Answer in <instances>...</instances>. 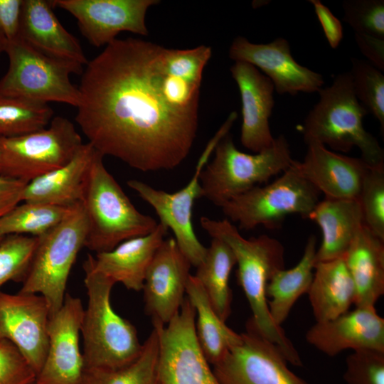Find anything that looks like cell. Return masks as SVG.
Returning a JSON list of instances; mask_svg holds the SVG:
<instances>
[{
  "label": "cell",
  "mask_w": 384,
  "mask_h": 384,
  "mask_svg": "<svg viewBox=\"0 0 384 384\" xmlns=\"http://www.w3.org/2000/svg\"><path fill=\"white\" fill-rule=\"evenodd\" d=\"M210 46L167 48L116 38L86 65L75 121L88 142L141 171L170 170L188 156L198 128Z\"/></svg>",
  "instance_id": "cell-1"
},
{
  "label": "cell",
  "mask_w": 384,
  "mask_h": 384,
  "mask_svg": "<svg viewBox=\"0 0 384 384\" xmlns=\"http://www.w3.org/2000/svg\"><path fill=\"white\" fill-rule=\"evenodd\" d=\"M201 227L212 238L225 242L233 250L238 264V279L252 316L250 321L266 339L274 343L287 361L302 366L301 358L281 326L273 321L268 307L266 288L272 275L284 268V248L267 235L243 238L228 219L217 220L202 216Z\"/></svg>",
  "instance_id": "cell-2"
},
{
  "label": "cell",
  "mask_w": 384,
  "mask_h": 384,
  "mask_svg": "<svg viewBox=\"0 0 384 384\" xmlns=\"http://www.w3.org/2000/svg\"><path fill=\"white\" fill-rule=\"evenodd\" d=\"M92 255L82 265L87 302L80 334L85 368L117 369L135 361L141 353L136 328L113 309L110 294L114 283L95 270Z\"/></svg>",
  "instance_id": "cell-3"
},
{
  "label": "cell",
  "mask_w": 384,
  "mask_h": 384,
  "mask_svg": "<svg viewBox=\"0 0 384 384\" xmlns=\"http://www.w3.org/2000/svg\"><path fill=\"white\" fill-rule=\"evenodd\" d=\"M318 92L319 100L301 127L305 143L327 144L342 152L356 146L368 166L384 164L383 149L363 127V119L369 112L355 95L350 73L337 75L330 86Z\"/></svg>",
  "instance_id": "cell-4"
},
{
  "label": "cell",
  "mask_w": 384,
  "mask_h": 384,
  "mask_svg": "<svg viewBox=\"0 0 384 384\" xmlns=\"http://www.w3.org/2000/svg\"><path fill=\"white\" fill-rule=\"evenodd\" d=\"M97 151L85 182L82 204L87 221L85 247L95 253L110 251L121 242L149 234L157 226L140 213L105 168Z\"/></svg>",
  "instance_id": "cell-5"
},
{
  "label": "cell",
  "mask_w": 384,
  "mask_h": 384,
  "mask_svg": "<svg viewBox=\"0 0 384 384\" xmlns=\"http://www.w3.org/2000/svg\"><path fill=\"white\" fill-rule=\"evenodd\" d=\"M215 156L200 174L201 197L220 207L224 203L283 173L293 164L289 144L281 134L255 154L237 149L230 134L216 145Z\"/></svg>",
  "instance_id": "cell-6"
},
{
  "label": "cell",
  "mask_w": 384,
  "mask_h": 384,
  "mask_svg": "<svg viewBox=\"0 0 384 384\" xmlns=\"http://www.w3.org/2000/svg\"><path fill=\"white\" fill-rule=\"evenodd\" d=\"M87 234L83 206H73L65 218L38 238L28 272L19 291L46 299L50 316L62 306L69 274Z\"/></svg>",
  "instance_id": "cell-7"
},
{
  "label": "cell",
  "mask_w": 384,
  "mask_h": 384,
  "mask_svg": "<svg viewBox=\"0 0 384 384\" xmlns=\"http://www.w3.org/2000/svg\"><path fill=\"white\" fill-rule=\"evenodd\" d=\"M9 68L0 80V95L47 103L57 102L78 107V87L70 74L82 75L83 68L60 61L33 49L19 38L6 41Z\"/></svg>",
  "instance_id": "cell-8"
},
{
  "label": "cell",
  "mask_w": 384,
  "mask_h": 384,
  "mask_svg": "<svg viewBox=\"0 0 384 384\" xmlns=\"http://www.w3.org/2000/svg\"><path fill=\"white\" fill-rule=\"evenodd\" d=\"M319 194L291 166L271 183L255 186L220 208L230 221L238 223L240 229L248 230L260 225L275 229L290 214L308 218L319 201Z\"/></svg>",
  "instance_id": "cell-9"
},
{
  "label": "cell",
  "mask_w": 384,
  "mask_h": 384,
  "mask_svg": "<svg viewBox=\"0 0 384 384\" xmlns=\"http://www.w3.org/2000/svg\"><path fill=\"white\" fill-rule=\"evenodd\" d=\"M82 144L74 124L57 116L48 128L0 138V175L28 183L67 164Z\"/></svg>",
  "instance_id": "cell-10"
},
{
  "label": "cell",
  "mask_w": 384,
  "mask_h": 384,
  "mask_svg": "<svg viewBox=\"0 0 384 384\" xmlns=\"http://www.w3.org/2000/svg\"><path fill=\"white\" fill-rule=\"evenodd\" d=\"M236 119L237 113L232 112L206 146L197 162L193 177L181 190L168 193L137 179L127 182L129 188L154 209L159 223L173 231L180 250L195 267L202 262L207 251V247L195 234L192 223L193 204L197 198H201L200 174L216 145L229 134Z\"/></svg>",
  "instance_id": "cell-11"
},
{
  "label": "cell",
  "mask_w": 384,
  "mask_h": 384,
  "mask_svg": "<svg viewBox=\"0 0 384 384\" xmlns=\"http://www.w3.org/2000/svg\"><path fill=\"white\" fill-rule=\"evenodd\" d=\"M195 321L196 309L185 298L167 324L152 322L159 336L160 384H220L200 347Z\"/></svg>",
  "instance_id": "cell-12"
},
{
  "label": "cell",
  "mask_w": 384,
  "mask_h": 384,
  "mask_svg": "<svg viewBox=\"0 0 384 384\" xmlns=\"http://www.w3.org/2000/svg\"><path fill=\"white\" fill-rule=\"evenodd\" d=\"M213 370L220 384H309L289 369L280 349L250 321L247 331Z\"/></svg>",
  "instance_id": "cell-13"
},
{
  "label": "cell",
  "mask_w": 384,
  "mask_h": 384,
  "mask_svg": "<svg viewBox=\"0 0 384 384\" xmlns=\"http://www.w3.org/2000/svg\"><path fill=\"white\" fill-rule=\"evenodd\" d=\"M77 20L80 33L95 47L107 46L121 32L148 35L145 18L157 0H53Z\"/></svg>",
  "instance_id": "cell-14"
},
{
  "label": "cell",
  "mask_w": 384,
  "mask_h": 384,
  "mask_svg": "<svg viewBox=\"0 0 384 384\" xmlns=\"http://www.w3.org/2000/svg\"><path fill=\"white\" fill-rule=\"evenodd\" d=\"M84 307L80 298L66 293L61 307L50 316L48 346L38 384H81L85 364L80 348Z\"/></svg>",
  "instance_id": "cell-15"
},
{
  "label": "cell",
  "mask_w": 384,
  "mask_h": 384,
  "mask_svg": "<svg viewBox=\"0 0 384 384\" xmlns=\"http://www.w3.org/2000/svg\"><path fill=\"white\" fill-rule=\"evenodd\" d=\"M48 305L37 294H9L0 291V340L10 341L38 373L48 346Z\"/></svg>",
  "instance_id": "cell-16"
},
{
  "label": "cell",
  "mask_w": 384,
  "mask_h": 384,
  "mask_svg": "<svg viewBox=\"0 0 384 384\" xmlns=\"http://www.w3.org/2000/svg\"><path fill=\"white\" fill-rule=\"evenodd\" d=\"M228 55L235 62H245L261 70L280 95L318 92L324 83L321 74L296 61L284 38L278 37L267 43H253L238 36L232 42Z\"/></svg>",
  "instance_id": "cell-17"
},
{
  "label": "cell",
  "mask_w": 384,
  "mask_h": 384,
  "mask_svg": "<svg viewBox=\"0 0 384 384\" xmlns=\"http://www.w3.org/2000/svg\"><path fill=\"white\" fill-rule=\"evenodd\" d=\"M191 266L174 238L163 241L147 269L142 289L145 311L152 322L166 325L178 313Z\"/></svg>",
  "instance_id": "cell-18"
},
{
  "label": "cell",
  "mask_w": 384,
  "mask_h": 384,
  "mask_svg": "<svg viewBox=\"0 0 384 384\" xmlns=\"http://www.w3.org/2000/svg\"><path fill=\"white\" fill-rule=\"evenodd\" d=\"M306 339L329 356L346 349L384 351V319L375 306H356L334 319L316 322L307 331Z\"/></svg>",
  "instance_id": "cell-19"
},
{
  "label": "cell",
  "mask_w": 384,
  "mask_h": 384,
  "mask_svg": "<svg viewBox=\"0 0 384 384\" xmlns=\"http://www.w3.org/2000/svg\"><path fill=\"white\" fill-rule=\"evenodd\" d=\"M306 145L304 160H294L292 166L325 198L358 199L370 166L361 158L331 151L319 143Z\"/></svg>",
  "instance_id": "cell-20"
},
{
  "label": "cell",
  "mask_w": 384,
  "mask_h": 384,
  "mask_svg": "<svg viewBox=\"0 0 384 384\" xmlns=\"http://www.w3.org/2000/svg\"><path fill=\"white\" fill-rule=\"evenodd\" d=\"M230 73L241 97L240 142L245 148L259 153L274 141L269 124L274 106V86L257 68L245 62L235 61Z\"/></svg>",
  "instance_id": "cell-21"
},
{
  "label": "cell",
  "mask_w": 384,
  "mask_h": 384,
  "mask_svg": "<svg viewBox=\"0 0 384 384\" xmlns=\"http://www.w3.org/2000/svg\"><path fill=\"white\" fill-rule=\"evenodd\" d=\"M53 1L23 0L18 38L51 58L84 68L88 63L79 41L56 17Z\"/></svg>",
  "instance_id": "cell-22"
},
{
  "label": "cell",
  "mask_w": 384,
  "mask_h": 384,
  "mask_svg": "<svg viewBox=\"0 0 384 384\" xmlns=\"http://www.w3.org/2000/svg\"><path fill=\"white\" fill-rule=\"evenodd\" d=\"M168 230L158 223L147 235L127 240L110 251L96 253L92 257L93 268L114 284L119 282L130 290H142L147 269Z\"/></svg>",
  "instance_id": "cell-23"
},
{
  "label": "cell",
  "mask_w": 384,
  "mask_h": 384,
  "mask_svg": "<svg viewBox=\"0 0 384 384\" xmlns=\"http://www.w3.org/2000/svg\"><path fill=\"white\" fill-rule=\"evenodd\" d=\"M97 151L82 144L65 165L28 182L22 201L70 207L81 202L85 182Z\"/></svg>",
  "instance_id": "cell-24"
},
{
  "label": "cell",
  "mask_w": 384,
  "mask_h": 384,
  "mask_svg": "<svg viewBox=\"0 0 384 384\" xmlns=\"http://www.w3.org/2000/svg\"><path fill=\"white\" fill-rule=\"evenodd\" d=\"M308 218L320 227L322 233L315 263L343 257L364 225L358 199L325 198L319 201Z\"/></svg>",
  "instance_id": "cell-25"
},
{
  "label": "cell",
  "mask_w": 384,
  "mask_h": 384,
  "mask_svg": "<svg viewBox=\"0 0 384 384\" xmlns=\"http://www.w3.org/2000/svg\"><path fill=\"white\" fill-rule=\"evenodd\" d=\"M343 257L356 289L355 306H375L384 294V242L363 225Z\"/></svg>",
  "instance_id": "cell-26"
},
{
  "label": "cell",
  "mask_w": 384,
  "mask_h": 384,
  "mask_svg": "<svg viewBox=\"0 0 384 384\" xmlns=\"http://www.w3.org/2000/svg\"><path fill=\"white\" fill-rule=\"evenodd\" d=\"M316 322L334 319L355 304L356 289L344 257L318 262L307 292Z\"/></svg>",
  "instance_id": "cell-27"
},
{
  "label": "cell",
  "mask_w": 384,
  "mask_h": 384,
  "mask_svg": "<svg viewBox=\"0 0 384 384\" xmlns=\"http://www.w3.org/2000/svg\"><path fill=\"white\" fill-rule=\"evenodd\" d=\"M316 245V236H309L299 262L289 270L276 271L267 283L266 296L270 299L268 307L278 326L286 320L297 299L309 291L314 277Z\"/></svg>",
  "instance_id": "cell-28"
},
{
  "label": "cell",
  "mask_w": 384,
  "mask_h": 384,
  "mask_svg": "<svg viewBox=\"0 0 384 384\" xmlns=\"http://www.w3.org/2000/svg\"><path fill=\"white\" fill-rule=\"evenodd\" d=\"M186 293L196 309V334L200 347L209 363L214 366L238 342L240 334L219 318L203 286L194 275L188 277Z\"/></svg>",
  "instance_id": "cell-29"
},
{
  "label": "cell",
  "mask_w": 384,
  "mask_h": 384,
  "mask_svg": "<svg viewBox=\"0 0 384 384\" xmlns=\"http://www.w3.org/2000/svg\"><path fill=\"white\" fill-rule=\"evenodd\" d=\"M235 265L236 259L230 247L223 240L212 238L194 275L203 286L215 313L224 322L231 313L229 278Z\"/></svg>",
  "instance_id": "cell-30"
},
{
  "label": "cell",
  "mask_w": 384,
  "mask_h": 384,
  "mask_svg": "<svg viewBox=\"0 0 384 384\" xmlns=\"http://www.w3.org/2000/svg\"><path fill=\"white\" fill-rule=\"evenodd\" d=\"M159 353L158 332L153 327L135 361L117 369L85 368L81 384H160Z\"/></svg>",
  "instance_id": "cell-31"
},
{
  "label": "cell",
  "mask_w": 384,
  "mask_h": 384,
  "mask_svg": "<svg viewBox=\"0 0 384 384\" xmlns=\"http://www.w3.org/2000/svg\"><path fill=\"white\" fill-rule=\"evenodd\" d=\"M71 207L24 202L0 218V234L4 236L24 235L39 238L59 224Z\"/></svg>",
  "instance_id": "cell-32"
},
{
  "label": "cell",
  "mask_w": 384,
  "mask_h": 384,
  "mask_svg": "<svg viewBox=\"0 0 384 384\" xmlns=\"http://www.w3.org/2000/svg\"><path fill=\"white\" fill-rule=\"evenodd\" d=\"M53 115L47 103L0 95V138L45 128Z\"/></svg>",
  "instance_id": "cell-33"
},
{
  "label": "cell",
  "mask_w": 384,
  "mask_h": 384,
  "mask_svg": "<svg viewBox=\"0 0 384 384\" xmlns=\"http://www.w3.org/2000/svg\"><path fill=\"white\" fill-rule=\"evenodd\" d=\"M349 71L358 100L379 122L384 133V75L368 61L351 58Z\"/></svg>",
  "instance_id": "cell-34"
},
{
  "label": "cell",
  "mask_w": 384,
  "mask_h": 384,
  "mask_svg": "<svg viewBox=\"0 0 384 384\" xmlns=\"http://www.w3.org/2000/svg\"><path fill=\"white\" fill-rule=\"evenodd\" d=\"M38 238L6 235L0 244V288L6 282H23L29 268Z\"/></svg>",
  "instance_id": "cell-35"
},
{
  "label": "cell",
  "mask_w": 384,
  "mask_h": 384,
  "mask_svg": "<svg viewBox=\"0 0 384 384\" xmlns=\"http://www.w3.org/2000/svg\"><path fill=\"white\" fill-rule=\"evenodd\" d=\"M358 201L364 225L384 242V164L368 168Z\"/></svg>",
  "instance_id": "cell-36"
},
{
  "label": "cell",
  "mask_w": 384,
  "mask_h": 384,
  "mask_svg": "<svg viewBox=\"0 0 384 384\" xmlns=\"http://www.w3.org/2000/svg\"><path fill=\"white\" fill-rule=\"evenodd\" d=\"M342 7L343 21L354 33L384 39L383 0H346Z\"/></svg>",
  "instance_id": "cell-37"
},
{
  "label": "cell",
  "mask_w": 384,
  "mask_h": 384,
  "mask_svg": "<svg viewBox=\"0 0 384 384\" xmlns=\"http://www.w3.org/2000/svg\"><path fill=\"white\" fill-rule=\"evenodd\" d=\"M346 384H384V351L360 349L346 359Z\"/></svg>",
  "instance_id": "cell-38"
},
{
  "label": "cell",
  "mask_w": 384,
  "mask_h": 384,
  "mask_svg": "<svg viewBox=\"0 0 384 384\" xmlns=\"http://www.w3.org/2000/svg\"><path fill=\"white\" fill-rule=\"evenodd\" d=\"M36 375L19 351L6 340H0V384H31Z\"/></svg>",
  "instance_id": "cell-39"
},
{
  "label": "cell",
  "mask_w": 384,
  "mask_h": 384,
  "mask_svg": "<svg viewBox=\"0 0 384 384\" xmlns=\"http://www.w3.org/2000/svg\"><path fill=\"white\" fill-rule=\"evenodd\" d=\"M23 0H0V33L6 41L18 38Z\"/></svg>",
  "instance_id": "cell-40"
},
{
  "label": "cell",
  "mask_w": 384,
  "mask_h": 384,
  "mask_svg": "<svg viewBox=\"0 0 384 384\" xmlns=\"http://www.w3.org/2000/svg\"><path fill=\"white\" fill-rule=\"evenodd\" d=\"M314 6L318 21L331 48L336 49L343 39V26L340 20L320 0L309 1Z\"/></svg>",
  "instance_id": "cell-41"
},
{
  "label": "cell",
  "mask_w": 384,
  "mask_h": 384,
  "mask_svg": "<svg viewBox=\"0 0 384 384\" xmlns=\"http://www.w3.org/2000/svg\"><path fill=\"white\" fill-rule=\"evenodd\" d=\"M27 183L0 175V218L22 201V193Z\"/></svg>",
  "instance_id": "cell-42"
},
{
  "label": "cell",
  "mask_w": 384,
  "mask_h": 384,
  "mask_svg": "<svg viewBox=\"0 0 384 384\" xmlns=\"http://www.w3.org/2000/svg\"><path fill=\"white\" fill-rule=\"evenodd\" d=\"M360 50L369 63L380 71L384 70V39L364 33H354Z\"/></svg>",
  "instance_id": "cell-43"
},
{
  "label": "cell",
  "mask_w": 384,
  "mask_h": 384,
  "mask_svg": "<svg viewBox=\"0 0 384 384\" xmlns=\"http://www.w3.org/2000/svg\"><path fill=\"white\" fill-rule=\"evenodd\" d=\"M6 44V40L0 33V53L5 50V47Z\"/></svg>",
  "instance_id": "cell-44"
},
{
  "label": "cell",
  "mask_w": 384,
  "mask_h": 384,
  "mask_svg": "<svg viewBox=\"0 0 384 384\" xmlns=\"http://www.w3.org/2000/svg\"><path fill=\"white\" fill-rule=\"evenodd\" d=\"M6 236L4 235H2L0 234V244L1 243V242L3 241V240L4 239Z\"/></svg>",
  "instance_id": "cell-45"
},
{
  "label": "cell",
  "mask_w": 384,
  "mask_h": 384,
  "mask_svg": "<svg viewBox=\"0 0 384 384\" xmlns=\"http://www.w3.org/2000/svg\"><path fill=\"white\" fill-rule=\"evenodd\" d=\"M31 384H38V383H36V381H35L34 383H31Z\"/></svg>",
  "instance_id": "cell-46"
}]
</instances>
